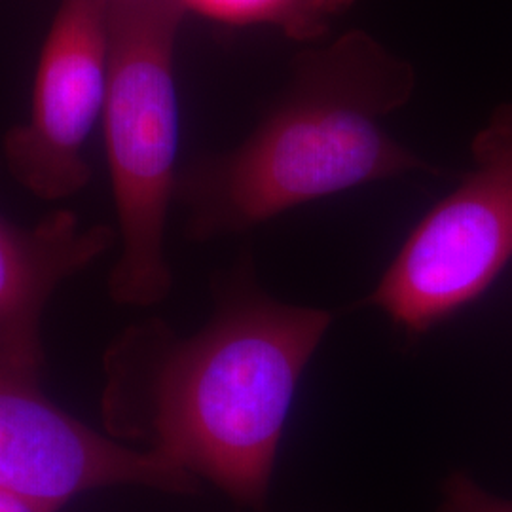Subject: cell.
<instances>
[{
    "label": "cell",
    "instance_id": "obj_2",
    "mask_svg": "<svg viewBox=\"0 0 512 512\" xmlns=\"http://www.w3.org/2000/svg\"><path fill=\"white\" fill-rule=\"evenodd\" d=\"M414 90L412 63L366 31L296 55L289 86L255 131L179 173L188 234H238L304 203L431 171L385 129Z\"/></svg>",
    "mask_w": 512,
    "mask_h": 512
},
{
    "label": "cell",
    "instance_id": "obj_9",
    "mask_svg": "<svg viewBox=\"0 0 512 512\" xmlns=\"http://www.w3.org/2000/svg\"><path fill=\"white\" fill-rule=\"evenodd\" d=\"M440 512H512V501L486 492L465 473H454L442 484Z\"/></svg>",
    "mask_w": 512,
    "mask_h": 512
},
{
    "label": "cell",
    "instance_id": "obj_10",
    "mask_svg": "<svg viewBox=\"0 0 512 512\" xmlns=\"http://www.w3.org/2000/svg\"><path fill=\"white\" fill-rule=\"evenodd\" d=\"M0 512H52L44 507H38L31 501H25L18 495L0 492Z\"/></svg>",
    "mask_w": 512,
    "mask_h": 512
},
{
    "label": "cell",
    "instance_id": "obj_5",
    "mask_svg": "<svg viewBox=\"0 0 512 512\" xmlns=\"http://www.w3.org/2000/svg\"><path fill=\"white\" fill-rule=\"evenodd\" d=\"M109 10L110 0H59L29 118L4 139L12 177L40 200H65L90 181L84 147L107 101Z\"/></svg>",
    "mask_w": 512,
    "mask_h": 512
},
{
    "label": "cell",
    "instance_id": "obj_3",
    "mask_svg": "<svg viewBox=\"0 0 512 512\" xmlns=\"http://www.w3.org/2000/svg\"><path fill=\"white\" fill-rule=\"evenodd\" d=\"M181 0H110L109 88L103 110L120 256L110 296L147 308L171 291L165 226L177 192L175 48Z\"/></svg>",
    "mask_w": 512,
    "mask_h": 512
},
{
    "label": "cell",
    "instance_id": "obj_4",
    "mask_svg": "<svg viewBox=\"0 0 512 512\" xmlns=\"http://www.w3.org/2000/svg\"><path fill=\"white\" fill-rule=\"evenodd\" d=\"M473 171L410 232L368 304L421 336L484 293L512 258V103L473 139Z\"/></svg>",
    "mask_w": 512,
    "mask_h": 512
},
{
    "label": "cell",
    "instance_id": "obj_6",
    "mask_svg": "<svg viewBox=\"0 0 512 512\" xmlns=\"http://www.w3.org/2000/svg\"><path fill=\"white\" fill-rule=\"evenodd\" d=\"M37 382L0 372V492L57 512L97 488L196 490L198 478L162 452L107 439L42 397Z\"/></svg>",
    "mask_w": 512,
    "mask_h": 512
},
{
    "label": "cell",
    "instance_id": "obj_8",
    "mask_svg": "<svg viewBox=\"0 0 512 512\" xmlns=\"http://www.w3.org/2000/svg\"><path fill=\"white\" fill-rule=\"evenodd\" d=\"M186 12L228 25H268L302 44H317L355 0H181Z\"/></svg>",
    "mask_w": 512,
    "mask_h": 512
},
{
    "label": "cell",
    "instance_id": "obj_7",
    "mask_svg": "<svg viewBox=\"0 0 512 512\" xmlns=\"http://www.w3.org/2000/svg\"><path fill=\"white\" fill-rule=\"evenodd\" d=\"M109 226H82L59 211L25 228L0 215V372L38 378L40 321L59 289L116 241Z\"/></svg>",
    "mask_w": 512,
    "mask_h": 512
},
{
    "label": "cell",
    "instance_id": "obj_1",
    "mask_svg": "<svg viewBox=\"0 0 512 512\" xmlns=\"http://www.w3.org/2000/svg\"><path fill=\"white\" fill-rule=\"evenodd\" d=\"M332 325V313L283 304L249 285L228 294L198 334L175 340L139 329L126 340L145 361L116 349L109 412L135 403L118 431L145 437L190 475L239 505L262 507L296 387Z\"/></svg>",
    "mask_w": 512,
    "mask_h": 512
}]
</instances>
